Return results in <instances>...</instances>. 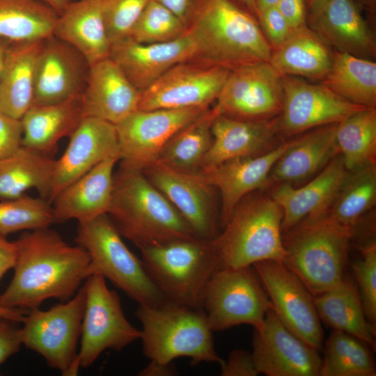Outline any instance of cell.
Here are the masks:
<instances>
[{"mask_svg":"<svg viewBox=\"0 0 376 376\" xmlns=\"http://www.w3.org/2000/svg\"><path fill=\"white\" fill-rule=\"evenodd\" d=\"M14 274L0 305L30 311L48 299H71L88 277L90 257L49 227L26 231L15 241Z\"/></svg>","mask_w":376,"mask_h":376,"instance_id":"6da1fadb","label":"cell"},{"mask_svg":"<svg viewBox=\"0 0 376 376\" xmlns=\"http://www.w3.org/2000/svg\"><path fill=\"white\" fill-rule=\"evenodd\" d=\"M187 29L196 45L194 60L231 70L270 58L257 18L230 0H198Z\"/></svg>","mask_w":376,"mask_h":376,"instance_id":"7a4b0ae2","label":"cell"},{"mask_svg":"<svg viewBox=\"0 0 376 376\" xmlns=\"http://www.w3.org/2000/svg\"><path fill=\"white\" fill-rule=\"evenodd\" d=\"M120 235L141 247L197 237L169 201L139 169L114 172L107 213Z\"/></svg>","mask_w":376,"mask_h":376,"instance_id":"3957f363","label":"cell"},{"mask_svg":"<svg viewBox=\"0 0 376 376\" xmlns=\"http://www.w3.org/2000/svg\"><path fill=\"white\" fill-rule=\"evenodd\" d=\"M135 315L141 325L143 352L150 361L167 364L187 357L193 366L224 363L201 308L167 300L157 306L139 305Z\"/></svg>","mask_w":376,"mask_h":376,"instance_id":"277c9868","label":"cell"},{"mask_svg":"<svg viewBox=\"0 0 376 376\" xmlns=\"http://www.w3.org/2000/svg\"><path fill=\"white\" fill-rule=\"evenodd\" d=\"M283 210L269 194H248L234 208L211 244L221 267L240 268L263 260L282 263Z\"/></svg>","mask_w":376,"mask_h":376,"instance_id":"5b68a950","label":"cell"},{"mask_svg":"<svg viewBox=\"0 0 376 376\" xmlns=\"http://www.w3.org/2000/svg\"><path fill=\"white\" fill-rule=\"evenodd\" d=\"M284 233L282 263L301 279L313 296L344 279L352 237L349 233L324 215L304 219Z\"/></svg>","mask_w":376,"mask_h":376,"instance_id":"8992f818","label":"cell"},{"mask_svg":"<svg viewBox=\"0 0 376 376\" xmlns=\"http://www.w3.org/2000/svg\"><path fill=\"white\" fill-rule=\"evenodd\" d=\"M75 241L89 255L88 276H103L139 305L157 306L168 300L107 214L78 222Z\"/></svg>","mask_w":376,"mask_h":376,"instance_id":"52a82bcc","label":"cell"},{"mask_svg":"<svg viewBox=\"0 0 376 376\" xmlns=\"http://www.w3.org/2000/svg\"><path fill=\"white\" fill-rule=\"evenodd\" d=\"M139 249L148 272L168 300L201 308L205 288L221 267L210 241L192 237Z\"/></svg>","mask_w":376,"mask_h":376,"instance_id":"ba28073f","label":"cell"},{"mask_svg":"<svg viewBox=\"0 0 376 376\" xmlns=\"http://www.w3.org/2000/svg\"><path fill=\"white\" fill-rule=\"evenodd\" d=\"M85 305L83 285L70 299L48 310L28 311L20 327L22 345L37 352L47 366L63 376L79 373L77 345Z\"/></svg>","mask_w":376,"mask_h":376,"instance_id":"9c48e42d","label":"cell"},{"mask_svg":"<svg viewBox=\"0 0 376 376\" xmlns=\"http://www.w3.org/2000/svg\"><path fill=\"white\" fill-rule=\"evenodd\" d=\"M201 307L212 331L243 324L257 328L272 308L252 266L217 269L205 288Z\"/></svg>","mask_w":376,"mask_h":376,"instance_id":"30bf717a","label":"cell"},{"mask_svg":"<svg viewBox=\"0 0 376 376\" xmlns=\"http://www.w3.org/2000/svg\"><path fill=\"white\" fill-rule=\"evenodd\" d=\"M85 305L82 318L78 368H88L107 350L120 352L140 339L141 331L126 318L118 294L98 274L82 285Z\"/></svg>","mask_w":376,"mask_h":376,"instance_id":"8fae6325","label":"cell"},{"mask_svg":"<svg viewBox=\"0 0 376 376\" xmlns=\"http://www.w3.org/2000/svg\"><path fill=\"white\" fill-rule=\"evenodd\" d=\"M282 76L269 62L230 70L212 108L216 116L245 120H267L280 116L283 107Z\"/></svg>","mask_w":376,"mask_h":376,"instance_id":"7c38bea8","label":"cell"},{"mask_svg":"<svg viewBox=\"0 0 376 376\" xmlns=\"http://www.w3.org/2000/svg\"><path fill=\"white\" fill-rule=\"evenodd\" d=\"M252 267L280 321L301 340L320 350L323 341L320 319L313 296L301 279L276 260L260 261Z\"/></svg>","mask_w":376,"mask_h":376,"instance_id":"4fadbf2b","label":"cell"},{"mask_svg":"<svg viewBox=\"0 0 376 376\" xmlns=\"http://www.w3.org/2000/svg\"><path fill=\"white\" fill-rule=\"evenodd\" d=\"M229 72L225 67L198 60L178 63L141 92L138 109L209 107Z\"/></svg>","mask_w":376,"mask_h":376,"instance_id":"5bb4252c","label":"cell"},{"mask_svg":"<svg viewBox=\"0 0 376 376\" xmlns=\"http://www.w3.org/2000/svg\"><path fill=\"white\" fill-rule=\"evenodd\" d=\"M209 107L134 111L115 125L121 165L143 171L157 161L165 144Z\"/></svg>","mask_w":376,"mask_h":376,"instance_id":"9a60e30c","label":"cell"},{"mask_svg":"<svg viewBox=\"0 0 376 376\" xmlns=\"http://www.w3.org/2000/svg\"><path fill=\"white\" fill-rule=\"evenodd\" d=\"M283 107L279 118L281 136H292L318 127L338 123L361 110L327 86L299 77L282 76Z\"/></svg>","mask_w":376,"mask_h":376,"instance_id":"2e32d148","label":"cell"},{"mask_svg":"<svg viewBox=\"0 0 376 376\" xmlns=\"http://www.w3.org/2000/svg\"><path fill=\"white\" fill-rule=\"evenodd\" d=\"M251 353L258 373L268 376H319L318 350L288 330L270 308L254 328Z\"/></svg>","mask_w":376,"mask_h":376,"instance_id":"e0dca14e","label":"cell"},{"mask_svg":"<svg viewBox=\"0 0 376 376\" xmlns=\"http://www.w3.org/2000/svg\"><path fill=\"white\" fill-rule=\"evenodd\" d=\"M142 171L181 214L196 237L211 241L217 236L214 187L200 175L180 171L158 162Z\"/></svg>","mask_w":376,"mask_h":376,"instance_id":"ac0fdd59","label":"cell"},{"mask_svg":"<svg viewBox=\"0 0 376 376\" xmlns=\"http://www.w3.org/2000/svg\"><path fill=\"white\" fill-rule=\"evenodd\" d=\"M89 67L69 44L54 36L44 40L36 63L33 105L56 104L81 96Z\"/></svg>","mask_w":376,"mask_h":376,"instance_id":"d6986e66","label":"cell"},{"mask_svg":"<svg viewBox=\"0 0 376 376\" xmlns=\"http://www.w3.org/2000/svg\"><path fill=\"white\" fill-rule=\"evenodd\" d=\"M196 52L195 40L187 28L181 36L165 42L140 43L126 38L111 45L110 58L141 92L173 66L194 60Z\"/></svg>","mask_w":376,"mask_h":376,"instance_id":"ffe728a7","label":"cell"},{"mask_svg":"<svg viewBox=\"0 0 376 376\" xmlns=\"http://www.w3.org/2000/svg\"><path fill=\"white\" fill-rule=\"evenodd\" d=\"M56 166L49 202L66 186L102 161L120 158V148L115 125L93 117H84L70 136Z\"/></svg>","mask_w":376,"mask_h":376,"instance_id":"44dd1931","label":"cell"},{"mask_svg":"<svg viewBox=\"0 0 376 376\" xmlns=\"http://www.w3.org/2000/svg\"><path fill=\"white\" fill-rule=\"evenodd\" d=\"M349 173L338 153L300 187L280 184L269 187V194L283 210L282 233L304 219L325 215Z\"/></svg>","mask_w":376,"mask_h":376,"instance_id":"7402d4cb","label":"cell"},{"mask_svg":"<svg viewBox=\"0 0 376 376\" xmlns=\"http://www.w3.org/2000/svg\"><path fill=\"white\" fill-rule=\"evenodd\" d=\"M292 141L293 139L283 141L265 153L232 159L196 172L208 185L219 189L224 226L243 198L267 187L272 169Z\"/></svg>","mask_w":376,"mask_h":376,"instance_id":"603a6c76","label":"cell"},{"mask_svg":"<svg viewBox=\"0 0 376 376\" xmlns=\"http://www.w3.org/2000/svg\"><path fill=\"white\" fill-rule=\"evenodd\" d=\"M279 118L253 120L224 115L215 116L211 125L212 143L198 171L272 150L280 143H277L281 136Z\"/></svg>","mask_w":376,"mask_h":376,"instance_id":"cb8c5ba5","label":"cell"},{"mask_svg":"<svg viewBox=\"0 0 376 376\" xmlns=\"http://www.w3.org/2000/svg\"><path fill=\"white\" fill-rule=\"evenodd\" d=\"M309 27L335 50L375 58L373 33L354 0H324L308 15Z\"/></svg>","mask_w":376,"mask_h":376,"instance_id":"d4e9b609","label":"cell"},{"mask_svg":"<svg viewBox=\"0 0 376 376\" xmlns=\"http://www.w3.org/2000/svg\"><path fill=\"white\" fill-rule=\"evenodd\" d=\"M141 92L110 57L89 67L82 93L84 117L118 124L139 107Z\"/></svg>","mask_w":376,"mask_h":376,"instance_id":"484cf974","label":"cell"},{"mask_svg":"<svg viewBox=\"0 0 376 376\" xmlns=\"http://www.w3.org/2000/svg\"><path fill=\"white\" fill-rule=\"evenodd\" d=\"M336 125L313 128L295 137L272 169L266 187L280 184L296 186L322 171L338 154Z\"/></svg>","mask_w":376,"mask_h":376,"instance_id":"4316f807","label":"cell"},{"mask_svg":"<svg viewBox=\"0 0 376 376\" xmlns=\"http://www.w3.org/2000/svg\"><path fill=\"white\" fill-rule=\"evenodd\" d=\"M118 157L108 158L66 186L54 198V223L87 221L107 213Z\"/></svg>","mask_w":376,"mask_h":376,"instance_id":"83f0119b","label":"cell"},{"mask_svg":"<svg viewBox=\"0 0 376 376\" xmlns=\"http://www.w3.org/2000/svg\"><path fill=\"white\" fill-rule=\"evenodd\" d=\"M54 36L79 52L89 66L110 57L100 0L70 1L58 15Z\"/></svg>","mask_w":376,"mask_h":376,"instance_id":"f1b7e54d","label":"cell"},{"mask_svg":"<svg viewBox=\"0 0 376 376\" xmlns=\"http://www.w3.org/2000/svg\"><path fill=\"white\" fill-rule=\"evenodd\" d=\"M330 46L308 25L292 29L286 40L272 49L269 63L281 76L322 80L330 69Z\"/></svg>","mask_w":376,"mask_h":376,"instance_id":"f546056e","label":"cell"},{"mask_svg":"<svg viewBox=\"0 0 376 376\" xmlns=\"http://www.w3.org/2000/svg\"><path fill=\"white\" fill-rule=\"evenodd\" d=\"M43 40L10 44L0 76V111L21 119L33 103L35 68Z\"/></svg>","mask_w":376,"mask_h":376,"instance_id":"4dcf8cb0","label":"cell"},{"mask_svg":"<svg viewBox=\"0 0 376 376\" xmlns=\"http://www.w3.org/2000/svg\"><path fill=\"white\" fill-rule=\"evenodd\" d=\"M81 96L56 104L32 105L21 118L22 146L45 154L62 138L70 136L84 118Z\"/></svg>","mask_w":376,"mask_h":376,"instance_id":"1f68e13d","label":"cell"},{"mask_svg":"<svg viewBox=\"0 0 376 376\" xmlns=\"http://www.w3.org/2000/svg\"><path fill=\"white\" fill-rule=\"evenodd\" d=\"M56 160L21 146L0 160V200L17 198L31 189L49 201Z\"/></svg>","mask_w":376,"mask_h":376,"instance_id":"d6a6232c","label":"cell"},{"mask_svg":"<svg viewBox=\"0 0 376 376\" xmlns=\"http://www.w3.org/2000/svg\"><path fill=\"white\" fill-rule=\"evenodd\" d=\"M320 320L333 329L350 334L375 347V331L368 323L359 290L344 279L331 289L313 296Z\"/></svg>","mask_w":376,"mask_h":376,"instance_id":"836d02e7","label":"cell"},{"mask_svg":"<svg viewBox=\"0 0 376 376\" xmlns=\"http://www.w3.org/2000/svg\"><path fill=\"white\" fill-rule=\"evenodd\" d=\"M321 83L350 102L375 108L376 63L372 59L335 50Z\"/></svg>","mask_w":376,"mask_h":376,"instance_id":"e575fe53","label":"cell"},{"mask_svg":"<svg viewBox=\"0 0 376 376\" xmlns=\"http://www.w3.org/2000/svg\"><path fill=\"white\" fill-rule=\"evenodd\" d=\"M376 201V166L369 164L350 171L325 217L352 236Z\"/></svg>","mask_w":376,"mask_h":376,"instance_id":"d590c367","label":"cell"},{"mask_svg":"<svg viewBox=\"0 0 376 376\" xmlns=\"http://www.w3.org/2000/svg\"><path fill=\"white\" fill-rule=\"evenodd\" d=\"M57 13L40 0H0V38L9 42L54 36Z\"/></svg>","mask_w":376,"mask_h":376,"instance_id":"8d00e7d4","label":"cell"},{"mask_svg":"<svg viewBox=\"0 0 376 376\" xmlns=\"http://www.w3.org/2000/svg\"><path fill=\"white\" fill-rule=\"evenodd\" d=\"M207 109L180 130L165 144L157 161L172 169L194 173L212 143V123L215 118Z\"/></svg>","mask_w":376,"mask_h":376,"instance_id":"74e56055","label":"cell"},{"mask_svg":"<svg viewBox=\"0 0 376 376\" xmlns=\"http://www.w3.org/2000/svg\"><path fill=\"white\" fill-rule=\"evenodd\" d=\"M335 141L348 171L375 164V108H364L337 123Z\"/></svg>","mask_w":376,"mask_h":376,"instance_id":"f35d334b","label":"cell"},{"mask_svg":"<svg viewBox=\"0 0 376 376\" xmlns=\"http://www.w3.org/2000/svg\"><path fill=\"white\" fill-rule=\"evenodd\" d=\"M366 343L333 329L324 345L319 376H375L376 368Z\"/></svg>","mask_w":376,"mask_h":376,"instance_id":"ab89813d","label":"cell"},{"mask_svg":"<svg viewBox=\"0 0 376 376\" xmlns=\"http://www.w3.org/2000/svg\"><path fill=\"white\" fill-rule=\"evenodd\" d=\"M52 203L24 194L0 201V235L49 227L54 223Z\"/></svg>","mask_w":376,"mask_h":376,"instance_id":"60d3db41","label":"cell"},{"mask_svg":"<svg viewBox=\"0 0 376 376\" xmlns=\"http://www.w3.org/2000/svg\"><path fill=\"white\" fill-rule=\"evenodd\" d=\"M187 26L161 3L150 0L133 26L129 38L140 43H159L181 36Z\"/></svg>","mask_w":376,"mask_h":376,"instance_id":"b9f144b4","label":"cell"},{"mask_svg":"<svg viewBox=\"0 0 376 376\" xmlns=\"http://www.w3.org/2000/svg\"><path fill=\"white\" fill-rule=\"evenodd\" d=\"M150 0H100L109 40L112 45L129 37Z\"/></svg>","mask_w":376,"mask_h":376,"instance_id":"7bdbcfd3","label":"cell"},{"mask_svg":"<svg viewBox=\"0 0 376 376\" xmlns=\"http://www.w3.org/2000/svg\"><path fill=\"white\" fill-rule=\"evenodd\" d=\"M362 257L352 264L366 319L376 331V244L375 240L361 249Z\"/></svg>","mask_w":376,"mask_h":376,"instance_id":"ee69618b","label":"cell"},{"mask_svg":"<svg viewBox=\"0 0 376 376\" xmlns=\"http://www.w3.org/2000/svg\"><path fill=\"white\" fill-rule=\"evenodd\" d=\"M257 19L272 49L281 45L292 31L277 7L259 12Z\"/></svg>","mask_w":376,"mask_h":376,"instance_id":"f6af8a7d","label":"cell"},{"mask_svg":"<svg viewBox=\"0 0 376 376\" xmlns=\"http://www.w3.org/2000/svg\"><path fill=\"white\" fill-rule=\"evenodd\" d=\"M22 120L0 111V160L10 156L22 146Z\"/></svg>","mask_w":376,"mask_h":376,"instance_id":"bcb514c9","label":"cell"},{"mask_svg":"<svg viewBox=\"0 0 376 376\" xmlns=\"http://www.w3.org/2000/svg\"><path fill=\"white\" fill-rule=\"evenodd\" d=\"M222 376H256L259 375L251 353L242 349L233 350L221 366Z\"/></svg>","mask_w":376,"mask_h":376,"instance_id":"7dc6e473","label":"cell"},{"mask_svg":"<svg viewBox=\"0 0 376 376\" xmlns=\"http://www.w3.org/2000/svg\"><path fill=\"white\" fill-rule=\"evenodd\" d=\"M17 322L0 318V365L18 352L22 345Z\"/></svg>","mask_w":376,"mask_h":376,"instance_id":"c3c4849f","label":"cell"},{"mask_svg":"<svg viewBox=\"0 0 376 376\" xmlns=\"http://www.w3.org/2000/svg\"><path fill=\"white\" fill-rule=\"evenodd\" d=\"M276 7L292 29L306 24L305 0H279Z\"/></svg>","mask_w":376,"mask_h":376,"instance_id":"681fc988","label":"cell"},{"mask_svg":"<svg viewBox=\"0 0 376 376\" xmlns=\"http://www.w3.org/2000/svg\"><path fill=\"white\" fill-rule=\"evenodd\" d=\"M170 10L187 26L188 25L198 0H154Z\"/></svg>","mask_w":376,"mask_h":376,"instance_id":"f907efd6","label":"cell"},{"mask_svg":"<svg viewBox=\"0 0 376 376\" xmlns=\"http://www.w3.org/2000/svg\"><path fill=\"white\" fill-rule=\"evenodd\" d=\"M17 257L15 242L8 241L0 235V281L4 274L14 267Z\"/></svg>","mask_w":376,"mask_h":376,"instance_id":"816d5d0a","label":"cell"},{"mask_svg":"<svg viewBox=\"0 0 376 376\" xmlns=\"http://www.w3.org/2000/svg\"><path fill=\"white\" fill-rule=\"evenodd\" d=\"M177 373L175 367L171 363H161L150 361V363L143 368L139 375L141 376H171Z\"/></svg>","mask_w":376,"mask_h":376,"instance_id":"f5cc1de1","label":"cell"},{"mask_svg":"<svg viewBox=\"0 0 376 376\" xmlns=\"http://www.w3.org/2000/svg\"><path fill=\"white\" fill-rule=\"evenodd\" d=\"M29 311L4 307L0 305V318L22 323Z\"/></svg>","mask_w":376,"mask_h":376,"instance_id":"db71d44e","label":"cell"},{"mask_svg":"<svg viewBox=\"0 0 376 376\" xmlns=\"http://www.w3.org/2000/svg\"><path fill=\"white\" fill-rule=\"evenodd\" d=\"M361 10H363L368 22L375 24L376 13V0H354Z\"/></svg>","mask_w":376,"mask_h":376,"instance_id":"11a10c76","label":"cell"},{"mask_svg":"<svg viewBox=\"0 0 376 376\" xmlns=\"http://www.w3.org/2000/svg\"><path fill=\"white\" fill-rule=\"evenodd\" d=\"M45 3L54 10H55L58 15L61 14L66 6L71 1L70 0H40Z\"/></svg>","mask_w":376,"mask_h":376,"instance_id":"9f6ffc18","label":"cell"},{"mask_svg":"<svg viewBox=\"0 0 376 376\" xmlns=\"http://www.w3.org/2000/svg\"><path fill=\"white\" fill-rule=\"evenodd\" d=\"M245 9L257 18V6L256 0H230Z\"/></svg>","mask_w":376,"mask_h":376,"instance_id":"6f0895ef","label":"cell"},{"mask_svg":"<svg viewBox=\"0 0 376 376\" xmlns=\"http://www.w3.org/2000/svg\"><path fill=\"white\" fill-rule=\"evenodd\" d=\"M279 0H256L258 13L260 11L276 7ZM257 13V15H258Z\"/></svg>","mask_w":376,"mask_h":376,"instance_id":"680465c9","label":"cell"},{"mask_svg":"<svg viewBox=\"0 0 376 376\" xmlns=\"http://www.w3.org/2000/svg\"><path fill=\"white\" fill-rule=\"evenodd\" d=\"M10 44V42L0 38V76Z\"/></svg>","mask_w":376,"mask_h":376,"instance_id":"91938a15","label":"cell"},{"mask_svg":"<svg viewBox=\"0 0 376 376\" xmlns=\"http://www.w3.org/2000/svg\"><path fill=\"white\" fill-rule=\"evenodd\" d=\"M309 13L316 10L323 3L324 0H305Z\"/></svg>","mask_w":376,"mask_h":376,"instance_id":"94428289","label":"cell"}]
</instances>
